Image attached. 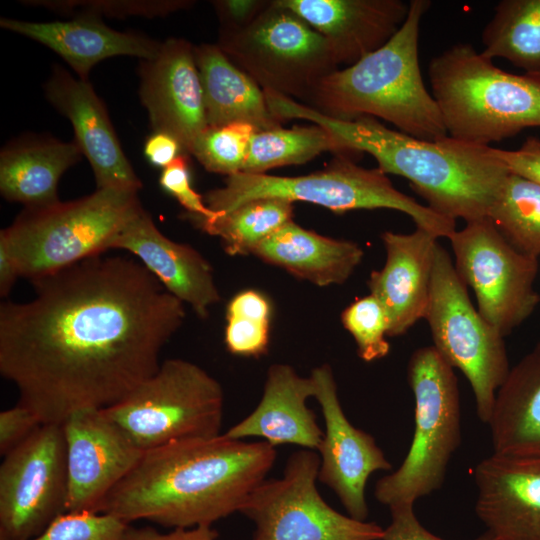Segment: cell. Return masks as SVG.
<instances>
[{
  "label": "cell",
  "mask_w": 540,
  "mask_h": 540,
  "mask_svg": "<svg viewBox=\"0 0 540 540\" xmlns=\"http://www.w3.org/2000/svg\"><path fill=\"white\" fill-rule=\"evenodd\" d=\"M34 297L0 305V373L42 424L104 409L160 367L184 303L138 260L102 255L31 282Z\"/></svg>",
  "instance_id": "cell-1"
},
{
  "label": "cell",
  "mask_w": 540,
  "mask_h": 540,
  "mask_svg": "<svg viewBox=\"0 0 540 540\" xmlns=\"http://www.w3.org/2000/svg\"><path fill=\"white\" fill-rule=\"evenodd\" d=\"M277 457L265 441L224 433L167 444L144 452L132 471L106 496L99 512L131 523L166 528L212 526L240 512Z\"/></svg>",
  "instance_id": "cell-2"
},
{
  "label": "cell",
  "mask_w": 540,
  "mask_h": 540,
  "mask_svg": "<svg viewBox=\"0 0 540 540\" xmlns=\"http://www.w3.org/2000/svg\"><path fill=\"white\" fill-rule=\"evenodd\" d=\"M265 97L282 122L301 119L328 129L350 155L370 154L383 173L406 178L429 208L454 221L489 217L510 173L488 145L449 135L422 140L391 130L373 117L339 120L276 92L266 91Z\"/></svg>",
  "instance_id": "cell-3"
},
{
  "label": "cell",
  "mask_w": 540,
  "mask_h": 540,
  "mask_svg": "<svg viewBox=\"0 0 540 540\" xmlns=\"http://www.w3.org/2000/svg\"><path fill=\"white\" fill-rule=\"evenodd\" d=\"M430 6L428 0L409 1L404 23L388 42L324 77L303 104L339 120L378 117L422 140L447 136L419 65L420 24Z\"/></svg>",
  "instance_id": "cell-4"
},
{
  "label": "cell",
  "mask_w": 540,
  "mask_h": 540,
  "mask_svg": "<svg viewBox=\"0 0 540 540\" xmlns=\"http://www.w3.org/2000/svg\"><path fill=\"white\" fill-rule=\"evenodd\" d=\"M431 94L447 134L488 145L540 127V77L506 72L470 43L429 61Z\"/></svg>",
  "instance_id": "cell-5"
},
{
  "label": "cell",
  "mask_w": 540,
  "mask_h": 540,
  "mask_svg": "<svg viewBox=\"0 0 540 540\" xmlns=\"http://www.w3.org/2000/svg\"><path fill=\"white\" fill-rule=\"evenodd\" d=\"M142 206L138 191L96 189L76 200L24 208L0 231L20 277L34 281L111 250Z\"/></svg>",
  "instance_id": "cell-6"
},
{
  "label": "cell",
  "mask_w": 540,
  "mask_h": 540,
  "mask_svg": "<svg viewBox=\"0 0 540 540\" xmlns=\"http://www.w3.org/2000/svg\"><path fill=\"white\" fill-rule=\"evenodd\" d=\"M337 156L326 169L307 175L287 177L236 173L228 176L222 187L207 192L204 201L217 213H225L262 198L308 202L336 213L384 208L409 215L416 227L437 238L449 239L456 231V221L400 192L380 169H366L348 156Z\"/></svg>",
  "instance_id": "cell-7"
},
{
  "label": "cell",
  "mask_w": 540,
  "mask_h": 540,
  "mask_svg": "<svg viewBox=\"0 0 540 540\" xmlns=\"http://www.w3.org/2000/svg\"><path fill=\"white\" fill-rule=\"evenodd\" d=\"M414 395V433L400 467L380 478L374 496L390 508L414 505L441 488L461 442V413L454 368L434 346L416 349L407 364Z\"/></svg>",
  "instance_id": "cell-8"
},
{
  "label": "cell",
  "mask_w": 540,
  "mask_h": 540,
  "mask_svg": "<svg viewBox=\"0 0 540 540\" xmlns=\"http://www.w3.org/2000/svg\"><path fill=\"white\" fill-rule=\"evenodd\" d=\"M143 452L221 433L224 393L200 366L167 359L126 397L104 408Z\"/></svg>",
  "instance_id": "cell-9"
},
{
  "label": "cell",
  "mask_w": 540,
  "mask_h": 540,
  "mask_svg": "<svg viewBox=\"0 0 540 540\" xmlns=\"http://www.w3.org/2000/svg\"><path fill=\"white\" fill-rule=\"evenodd\" d=\"M426 319L434 348L467 378L478 418L488 424L496 393L510 370L504 336L471 302L450 254L437 243Z\"/></svg>",
  "instance_id": "cell-10"
},
{
  "label": "cell",
  "mask_w": 540,
  "mask_h": 540,
  "mask_svg": "<svg viewBox=\"0 0 540 540\" xmlns=\"http://www.w3.org/2000/svg\"><path fill=\"white\" fill-rule=\"evenodd\" d=\"M216 44L263 90L301 103L339 69L326 39L277 0H271L247 28L220 31Z\"/></svg>",
  "instance_id": "cell-11"
},
{
  "label": "cell",
  "mask_w": 540,
  "mask_h": 540,
  "mask_svg": "<svg viewBox=\"0 0 540 540\" xmlns=\"http://www.w3.org/2000/svg\"><path fill=\"white\" fill-rule=\"evenodd\" d=\"M320 456L309 449L292 453L279 478L265 479L241 513L256 526L253 540H382L384 529L333 509L316 482Z\"/></svg>",
  "instance_id": "cell-12"
},
{
  "label": "cell",
  "mask_w": 540,
  "mask_h": 540,
  "mask_svg": "<svg viewBox=\"0 0 540 540\" xmlns=\"http://www.w3.org/2000/svg\"><path fill=\"white\" fill-rule=\"evenodd\" d=\"M454 266L475 294L482 317L504 337L536 309L538 259L512 246L487 217L467 222L449 238Z\"/></svg>",
  "instance_id": "cell-13"
},
{
  "label": "cell",
  "mask_w": 540,
  "mask_h": 540,
  "mask_svg": "<svg viewBox=\"0 0 540 540\" xmlns=\"http://www.w3.org/2000/svg\"><path fill=\"white\" fill-rule=\"evenodd\" d=\"M66 443L60 424H42L0 465V540H29L66 512Z\"/></svg>",
  "instance_id": "cell-14"
},
{
  "label": "cell",
  "mask_w": 540,
  "mask_h": 540,
  "mask_svg": "<svg viewBox=\"0 0 540 540\" xmlns=\"http://www.w3.org/2000/svg\"><path fill=\"white\" fill-rule=\"evenodd\" d=\"M62 427L68 474L66 512H99L106 496L144 452L104 409L77 410Z\"/></svg>",
  "instance_id": "cell-15"
},
{
  "label": "cell",
  "mask_w": 540,
  "mask_h": 540,
  "mask_svg": "<svg viewBox=\"0 0 540 540\" xmlns=\"http://www.w3.org/2000/svg\"><path fill=\"white\" fill-rule=\"evenodd\" d=\"M311 378L325 423L318 448V480L339 498L349 516L366 520L369 514L366 485L377 471L392 469L391 463L374 437L356 428L347 419L340 404L332 368L323 364L314 368Z\"/></svg>",
  "instance_id": "cell-16"
},
{
  "label": "cell",
  "mask_w": 540,
  "mask_h": 540,
  "mask_svg": "<svg viewBox=\"0 0 540 540\" xmlns=\"http://www.w3.org/2000/svg\"><path fill=\"white\" fill-rule=\"evenodd\" d=\"M139 96L154 132L172 135L190 154L208 127L194 46L182 38L161 43L158 54L141 63Z\"/></svg>",
  "instance_id": "cell-17"
},
{
  "label": "cell",
  "mask_w": 540,
  "mask_h": 540,
  "mask_svg": "<svg viewBox=\"0 0 540 540\" xmlns=\"http://www.w3.org/2000/svg\"><path fill=\"white\" fill-rule=\"evenodd\" d=\"M44 91L52 106L71 122L74 142L93 170L97 189L139 191L141 180L126 158L107 109L91 84L55 66Z\"/></svg>",
  "instance_id": "cell-18"
},
{
  "label": "cell",
  "mask_w": 540,
  "mask_h": 540,
  "mask_svg": "<svg viewBox=\"0 0 540 540\" xmlns=\"http://www.w3.org/2000/svg\"><path fill=\"white\" fill-rule=\"evenodd\" d=\"M475 512L497 540H540V457L493 453L474 469Z\"/></svg>",
  "instance_id": "cell-19"
},
{
  "label": "cell",
  "mask_w": 540,
  "mask_h": 540,
  "mask_svg": "<svg viewBox=\"0 0 540 540\" xmlns=\"http://www.w3.org/2000/svg\"><path fill=\"white\" fill-rule=\"evenodd\" d=\"M328 42L338 65H353L388 42L404 23L402 0H277Z\"/></svg>",
  "instance_id": "cell-20"
},
{
  "label": "cell",
  "mask_w": 540,
  "mask_h": 540,
  "mask_svg": "<svg viewBox=\"0 0 540 540\" xmlns=\"http://www.w3.org/2000/svg\"><path fill=\"white\" fill-rule=\"evenodd\" d=\"M111 249L136 256L164 288L191 306L200 318L220 300L208 261L193 247L163 235L142 209L115 237Z\"/></svg>",
  "instance_id": "cell-21"
},
{
  "label": "cell",
  "mask_w": 540,
  "mask_h": 540,
  "mask_svg": "<svg viewBox=\"0 0 540 540\" xmlns=\"http://www.w3.org/2000/svg\"><path fill=\"white\" fill-rule=\"evenodd\" d=\"M381 239L386 261L380 270L371 272L368 287L383 306L388 336L393 337L405 334L425 316L438 238L416 227L409 234L386 231Z\"/></svg>",
  "instance_id": "cell-22"
},
{
  "label": "cell",
  "mask_w": 540,
  "mask_h": 540,
  "mask_svg": "<svg viewBox=\"0 0 540 540\" xmlns=\"http://www.w3.org/2000/svg\"><path fill=\"white\" fill-rule=\"evenodd\" d=\"M314 394L311 376H300L288 364H273L268 369L263 394L256 408L224 434L239 440L261 438L273 447L293 444L318 450L323 430L314 411L306 404Z\"/></svg>",
  "instance_id": "cell-23"
},
{
  "label": "cell",
  "mask_w": 540,
  "mask_h": 540,
  "mask_svg": "<svg viewBox=\"0 0 540 540\" xmlns=\"http://www.w3.org/2000/svg\"><path fill=\"white\" fill-rule=\"evenodd\" d=\"M1 28L41 43L57 53L81 80L88 81L92 68L114 56L153 59L161 43L149 37L119 32L91 15L74 16L66 21L31 22L1 18Z\"/></svg>",
  "instance_id": "cell-24"
},
{
  "label": "cell",
  "mask_w": 540,
  "mask_h": 540,
  "mask_svg": "<svg viewBox=\"0 0 540 540\" xmlns=\"http://www.w3.org/2000/svg\"><path fill=\"white\" fill-rule=\"evenodd\" d=\"M83 156L78 145L52 137L27 136L0 154V191L8 201L37 208L57 203L58 182Z\"/></svg>",
  "instance_id": "cell-25"
},
{
  "label": "cell",
  "mask_w": 540,
  "mask_h": 540,
  "mask_svg": "<svg viewBox=\"0 0 540 540\" xmlns=\"http://www.w3.org/2000/svg\"><path fill=\"white\" fill-rule=\"evenodd\" d=\"M253 255L317 286L343 284L361 263L355 242L307 230L293 220L260 243Z\"/></svg>",
  "instance_id": "cell-26"
},
{
  "label": "cell",
  "mask_w": 540,
  "mask_h": 540,
  "mask_svg": "<svg viewBox=\"0 0 540 540\" xmlns=\"http://www.w3.org/2000/svg\"><path fill=\"white\" fill-rule=\"evenodd\" d=\"M488 425L493 453L540 457V342L510 368Z\"/></svg>",
  "instance_id": "cell-27"
},
{
  "label": "cell",
  "mask_w": 540,
  "mask_h": 540,
  "mask_svg": "<svg viewBox=\"0 0 540 540\" xmlns=\"http://www.w3.org/2000/svg\"><path fill=\"white\" fill-rule=\"evenodd\" d=\"M208 126L248 123L258 131L281 127L263 89L238 68L217 44L194 46Z\"/></svg>",
  "instance_id": "cell-28"
},
{
  "label": "cell",
  "mask_w": 540,
  "mask_h": 540,
  "mask_svg": "<svg viewBox=\"0 0 540 540\" xmlns=\"http://www.w3.org/2000/svg\"><path fill=\"white\" fill-rule=\"evenodd\" d=\"M483 50L540 77V0H502L482 32Z\"/></svg>",
  "instance_id": "cell-29"
},
{
  "label": "cell",
  "mask_w": 540,
  "mask_h": 540,
  "mask_svg": "<svg viewBox=\"0 0 540 540\" xmlns=\"http://www.w3.org/2000/svg\"><path fill=\"white\" fill-rule=\"evenodd\" d=\"M324 152L350 156L340 138L318 124L257 130L241 172L265 174L273 168L304 164Z\"/></svg>",
  "instance_id": "cell-30"
},
{
  "label": "cell",
  "mask_w": 540,
  "mask_h": 540,
  "mask_svg": "<svg viewBox=\"0 0 540 540\" xmlns=\"http://www.w3.org/2000/svg\"><path fill=\"white\" fill-rule=\"evenodd\" d=\"M293 213V202L280 198H262L246 202L228 212L218 213L213 219L190 215L187 218L204 232L218 237L227 254L247 255L292 221Z\"/></svg>",
  "instance_id": "cell-31"
},
{
  "label": "cell",
  "mask_w": 540,
  "mask_h": 540,
  "mask_svg": "<svg viewBox=\"0 0 540 540\" xmlns=\"http://www.w3.org/2000/svg\"><path fill=\"white\" fill-rule=\"evenodd\" d=\"M489 218L521 253L540 256V185L509 173Z\"/></svg>",
  "instance_id": "cell-32"
},
{
  "label": "cell",
  "mask_w": 540,
  "mask_h": 540,
  "mask_svg": "<svg viewBox=\"0 0 540 540\" xmlns=\"http://www.w3.org/2000/svg\"><path fill=\"white\" fill-rule=\"evenodd\" d=\"M256 131L254 126L239 122L208 126L195 140L190 154L209 172L234 175L242 171Z\"/></svg>",
  "instance_id": "cell-33"
},
{
  "label": "cell",
  "mask_w": 540,
  "mask_h": 540,
  "mask_svg": "<svg viewBox=\"0 0 540 540\" xmlns=\"http://www.w3.org/2000/svg\"><path fill=\"white\" fill-rule=\"evenodd\" d=\"M341 321L352 335L360 359L372 362L388 355L389 322L383 306L373 295L352 302L342 312Z\"/></svg>",
  "instance_id": "cell-34"
},
{
  "label": "cell",
  "mask_w": 540,
  "mask_h": 540,
  "mask_svg": "<svg viewBox=\"0 0 540 540\" xmlns=\"http://www.w3.org/2000/svg\"><path fill=\"white\" fill-rule=\"evenodd\" d=\"M30 6H41L60 14L126 18L130 16L163 17L194 2L187 0H26Z\"/></svg>",
  "instance_id": "cell-35"
},
{
  "label": "cell",
  "mask_w": 540,
  "mask_h": 540,
  "mask_svg": "<svg viewBox=\"0 0 540 540\" xmlns=\"http://www.w3.org/2000/svg\"><path fill=\"white\" fill-rule=\"evenodd\" d=\"M133 527L102 512H65L29 540H132Z\"/></svg>",
  "instance_id": "cell-36"
},
{
  "label": "cell",
  "mask_w": 540,
  "mask_h": 540,
  "mask_svg": "<svg viewBox=\"0 0 540 540\" xmlns=\"http://www.w3.org/2000/svg\"><path fill=\"white\" fill-rule=\"evenodd\" d=\"M225 345L237 356L260 357L267 353L270 319L248 314H226Z\"/></svg>",
  "instance_id": "cell-37"
},
{
  "label": "cell",
  "mask_w": 540,
  "mask_h": 540,
  "mask_svg": "<svg viewBox=\"0 0 540 540\" xmlns=\"http://www.w3.org/2000/svg\"><path fill=\"white\" fill-rule=\"evenodd\" d=\"M159 184L177 199L187 211V215L201 219H213L217 216L218 213L206 205L204 197L193 189L186 154L179 155L162 169Z\"/></svg>",
  "instance_id": "cell-38"
},
{
  "label": "cell",
  "mask_w": 540,
  "mask_h": 540,
  "mask_svg": "<svg viewBox=\"0 0 540 540\" xmlns=\"http://www.w3.org/2000/svg\"><path fill=\"white\" fill-rule=\"evenodd\" d=\"M42 425L39 417L29 408L17 404L0 413V453L7 454L27 439Z\"/></svg>",
  "instance_id": "cell-39"
},
{
  "label": "cell",
  "mask_w": 540,
  "mask_h": 540,
  "mask_svg": "<svg viewBox=\"0 0 540 540\" xmlns=\"http://www.w3.org/2000/svg\"><path fill=\"white\" fill-rule=\"evenodd\" d=\"M391 523L384 529L382 540H445L429 532L414 512V505H400L390 508ZM474 540H497L486 531Z\"/></svg>",
  "instance_id": "cell-40"
},
{
  "label": "cell",
  "mask_w": 540,
  "mask_h": 540,
  "mask_svg": "<svg viewBox=\"0 0 540 540\" xmlns=\"http://www.w3.org/2000/svg\"><path fill=\"white\" fill-rule=\"evenodd\" d=\"M271 1V0H270ZM268 0H217L212 5L220 31L236 32L247 28L268 7Z\"/></svg>",
  "instance_id": "cell-41"
},
{
  "label": "cell",
  "mask_w": 540,
  "mask_h": 540,
  "mask_svg": "<svg viewBox=\"0 0 540 540\" xmlns=\"http://www.w3.org/2000/svg\"><path fill=\"white\" fill-rule=\"evenodd\" d=\"M496 156L509 172L540 185V139L528 137L516 150L495 148Z\"/></svg>",
  "instance_id": "cell-42"
},
{
  "label": "cell",
  "mask_w": 540,
  "mask_h": 540,
  "mask_svg": "<svg viewBox=\"0 0 540 540\" xmlns=\"http://www.w3.org/2000/svg\"><path fill=\"white\" fill-rule=\"evenodd\" d=\"M144 154L150 164L164 169L185 153L175 137L164 132H154L145 142Z\"/></svg>",
  "instance_id": "cell-43"
},
{
  "label": "cell",
  "mask_w": 540,
  "mask_h": 540,
  "mask_svg": "<svg viewBox=\"0 0 540 540\" xmlns=\"http://www.w3.org/2000/svg\"><path fill=\"white\" fill-rule=\"evenodd\" d=\"M132 540H218V532L212 526L175 528L161 532L153 527L133 528Z\"/></svg>",
  "instance_id": "cell-44"
},
{
  "label": "cell",
  "mask_w": 540,
  "mask_h": 540,
  "mask_svg": "<svg viewBox=\"0 0 540 540\" xmlns=\"http://www.w3.org/2000/svg\"><path fill=\"white\" fill-rule=\"evenodd\" d=\"M20 277L17 263L7 244L0 239V295L6 297Z\"/></svg>",
  "instance_id": "cell-45"
}]
</instances>
